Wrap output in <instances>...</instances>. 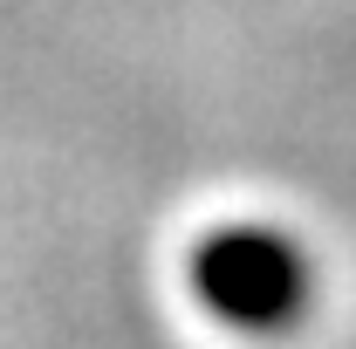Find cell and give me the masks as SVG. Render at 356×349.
<instances>
[{
  "instance_id": "1",
  "label": "cell",
  "mask_w": 356,
  "mask_h": 349,
  "mask_svg": "<svg viewBox=\"0 0 356 349\" xmlns=\"http://www.w3.org/2000/svg\"><path fill=\"white\" fill-rule=\"evenodd\" d=\"M192 295L206 315H220L240 336H281L302 322L315 281L309 261L288 233L274 226H220L192 247Z\"/></svg>"
}]
</instances>
